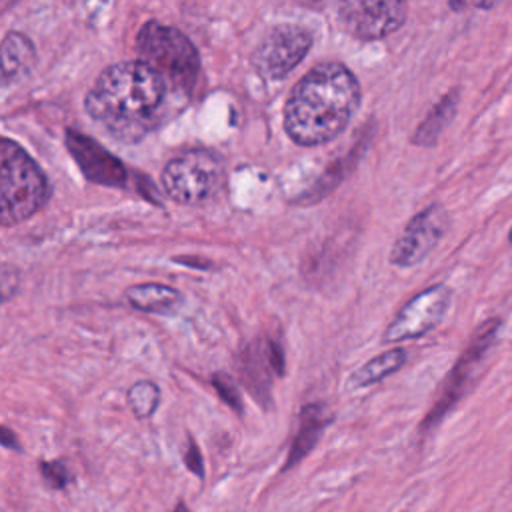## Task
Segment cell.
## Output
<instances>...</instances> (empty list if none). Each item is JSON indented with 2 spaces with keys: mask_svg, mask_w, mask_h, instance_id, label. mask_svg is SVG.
<instances>
[{
  "mask_svg": "<svg viewBox=\"0 0 512 512\" xmlns=\"http://www.w3.org/2000/svg\"><path fill=\"white\" fill-rule=\"evenodd\" d=\"M50 186L28 152L4 138L0 142V222L14 226L36 214L48 200Z\"/></svg>",
  "mask_w": 512,
  "mask_h": 512,
  "instance_id": "obj_3",
  "label": "cell"
},
{
  "mask_svg": "<svg viewBox=\"0 0 512 512\" xmlns=\"http://www.w3.org/2000/svg\"><path fill=\"white\" fill-rule=\"evenodd\" d=\"M360 84L340 62L310 68L284 106V130L300 146L324 144L350 124L360 106Z\"/></svg>",
  "mask_w": 512,
  "mask_h": 512,
  "instance_id": "obj_1",
  "label": "cell"
},
{
  "mask_svg": "<svg viewBox=\"0 0 512 512\" xmlns=\"http://www.w3.org/2000/svg\"><path fill=\"white\" fill-rule=\"evenodd\" d=\"M450 218L440 204H430L414 214L390 250V262L398 268L420 264L444 238Z\"/></svg>",
  "mask_w": 512,
  "mask_h": 512,
  "instance_id": "obj_8",
  "label": "cell"
},
{
  "mask_svg": "<svg viewBox=\"0 0 512 512\" xmlns=\"http://www.w3.org/2000/svg\"><path fill=\"white\" fill-rule=\"evenodd\" d=\"M140 60L154 68L166 84L190 90L200 72V58L194 44L178 28L146 22L136 38Z\"/></svg>",
  "mask_w": 512,
  "mask_h": 512,
  "instance_id": "obj_4",
  "label": "cell"
},
{
  "mask_svg": "<svg viewBox=\"0 0 512 512\" xmlns=\"http://www.w3.org/2000/svg\"><path fill=\"white\" fill-rule=\"evenodd\" d=\"M184 464L192 474H196L198 478H204V462H202L200 450L192 438H188V444L184 450Z\"/></svg>",
  "mask_w": 512,
  "mask_h": 512,
  "instance_id": "obj_20",
  "label": "cell"
},
{
  "mask_svg": "<svg viewBox=\"0 0 512 512\" xmlns=\"http://www.w3.org/2000/svg\"><path fill=\"white\" fill-rule=\"evenodd\" d=\"M126 298L136 310L150 314H170L182 304V294L176 288L158 282L134 284L126 290Z\"/></svg>",
  "mask_w": 512,
  "mask_h": 512,
  "instance_id": "obj_14",
  "label": "cell"
},
{
  "mask_svg": "<svg viewBox=\"0 0 512 512\" xmlns=\"http://www.w3.org/2000/svg\"><path fill=\"white\" fill-rule=\"evenodd\" d=\"M310 46L312 34L308 28L298 24H278L254 50V70L264 80H282L304 60Z\"/></svg>",
  "mask_w": 512,
  "mask_h": 512,
  "instance_id": "obj_6",
  "label": "cell"
},
{
  "mask_svg": "<svg viewBox=\"0 0 512 512\" xmlns=\"http://www.w3.org/2000/svg\"><path fill=\"white\" fill-rule=\"evenodd\" d=\"M408 6L398 0L384 2H340L338 18L348 34L360 40H378L406 22Z\"/></svg>",
  "mask_w": 512,
  "mask_h": 512,
  "instance_id": "obj_9",
  "label": "cell"
},
{
  "mask_svg": "<svg viewBox=\"0 0 512 512\" xmlns=\"http://www.w3.org/2000/svg\"><path fill=\"white\" fill-rule=\"evenodd\" d=\"M2 58V82H10L28 74L36 64V50L32 40L22 32H8L0 44Z\"/></svg>",
  "mask_w": 512,
  "mask_h": 512,
  "instance_id": "obj_13",
  "label": "cell"
},
{
  "mask_svg": "<svg viewBox=\"0 0 512 512\" xmlns=\"http://www.w3.org/2000/svg\"><path fill=\"white\" fill-rule=\"evenodd\" d=\"M332 416L326 412L322 404H308L300 414V426L294 436V442L290 446L284 470L296 466L302 458L308 456V452L316 446L322 430L328 426Z\"/></svg>",
  "mask_w": 512,
  "mask_h": 512,
  "instance_id": "obj_12",
  "label": "cell"
},
{
  "mask_svg": "<svg viewBox=\"0 0 512 512\" xmlns=\"http://www.w3.org/2000/svg\"><path fill=\"white\" fill-rule=\"evenodd\" d=\"M40 470H42V478L46 480V484L54 490H64L70 482V472H68L66 464L60 460L40 462Z\"/></svg>",
  "mask_w": 512,
  "mask_h": 512,
  "instance_id": "obj_18",
  "label": "cell"
},
{
  "mask_svg": "<svg viewBox=\"0 0 512 512\" xmlns=\"http://www.w3.org/2000/svg\"><path fill=\"white\" fill-rule=\"evenodd\" d=\"M406 362V350L402 348H392L388 352H382L378 356H374L372 360H368L366 364H362L350 378V386L354 388H362V386H370L376 384L380 380H384L386 376L394 374L396 370H400Z\"/></svg>",
  "mask_w": 512,
  "mask_h": 512,
  "instance_id": "obj_16",
  "label": "cell"
},
{
  "mask_svg": "<svg viewBox=\"0 0 512 512\" xmlns=\"http://www.w3.org/2000/svg\"><path fill=\"white\" fill-rule=\"evenodd\" d=\"M452 302V290L446 284H434L412 296L394 316L384 332V342L416 340L434 330L446 316Z\"/></svg>",
  "mask_w": 512,
  "mask_h": 512,
  "instance_id": "obj_7",
  "label": "cell"
},
{
  "mask_svg": "<svg viewBox=\"0 0 512 512\" xmlns=\"http://www.w3.org/2000/svg\"><path fill=\"white\" fill-rule=\"evenodd\" d=\"M128 406L136 418H148L154 414L160 402V390L150 380H140L128 388Z\"/></svg>",
  "mask_w": 512,
  "mask_h": 512,
  "instance_id": "obj_17",
  "label": "cell"
},
{
  "mask_svg": "<svg viewBox=\"0 0 512 512\" xmlns=\"http://www.w3.org/2000/svg\"><path fill=\"white\" fill-rule=\"evenodd\" d=\"M458 102H460V92L458 88L446 92L436 104L434 108L428 112V116L418 124L416 132L412 134V142L416 146H434L436 140L440 138V134L444 132V128L452 122V118L456 116L458 110Z\"/></svg>",
  "mask_w": 512,
  "mask_h": 512,
  "instance_id": "obj_15",
  "label": "cell"
},
{
  "mask_svg": "<svg viewBox=\"0 0 512 512\" xmlns=\"http://www.w3.org/2000/svg\"><path fill=\"white\" fill-rule=\"evenodd\" d=\"M172 512H190V510H188V506L180 500V502L174 506V510H172Z\"/></svg>",
  "mask_w": 512,
  "mask_h": 512,
  "instance_id": "obj_22",
  "label": "cell"
},
{
  "mask_svg": "<svg viewBox=\"0 0 512 512\" xmlns=\"http://www.w3.org/2000/svg\"><path fill=\"white\" fill-rule=\"evenodd\" d=\"M2 444L6 446V448H12V450H20V444H18V438L4 426L2 428Z\"/></svg>",
  "mask_w": 512,
  "mask_h": 512,
  "instance_id": "obj_21",
  "label": "cell"
},
{
  "mask_svg": "<svg viewBox=\"0 0 512 512\" xmlns=\"http://www.w3.org/2000/svg\"><path fill=\"white\" fill-rule=\"evenodd\" d=\"M168 84L142 60L118 62L102 70L88 90L84 108L122 138H140L152 126Z\"/></svg>",
  "mask_w": 512,
  "mask_h": 512,
  "instance_id": "obj_2",
  "label": "cell"
},
{
  "mask_svg": "<svg viewBox=\"0 0 512 512\" xmlns=\"http://www.w3.org/2000/svg\"><path fill=\"white\" fill-rule=\"evenodd\" d=\"M508 242H510V246H512V228L508 230Z\"/></svg>",
  "mask_w": 512,
  "mask_h": 512,
  "instance_id": "obj_23",
  "label": "cell"
},
{
  "mask_svg": "<svg viewBox=\"0 0 512 512\" xmlns=\"http://www.w3.org/2000/svg\"><path fill=\"white\" fill-rule=\"evenodd\" d=\"M66 144L88 180L104 186H118V188L126 186L128 170L116 156H112L98 142H94L92 138L80 132L68 130Z\"/></svg>",
  "mask_w": 512,
  "mask_h": 512,
  "instance_id": "obj_11",
  "label": "cell"
},
{
  "mask_svg": "<svg viewBox=\"0 0 512 512\" xmlns=\"http://www.w3.org/2000/svg\"><path fill=\"white\" fill-rule=\"evenodd\" d=\"M224 176L222 160L208 148H188L172 156L162 170L166 194L180 204L206 202Z\"/></svg>",
  "mask_w": 512,
  "mask_h": 512,
  "instance_id": "obj_5",
  "label": "cell"
},
{
  "mask_svg": "<svg viewBox=\"0 0 512 512\" xmlns=\"http://www.w3.org/2000/svg\"><path fill=\"white\" fill-rule=\"evenodd\" d=\"M500 318H490L486 320L474 334V340L470 342L468 350L462 354L460 362L454 366V372H452V378L442 394V398L436 402V406L430 410L426 422H424V428H430V426H436V422L446 414V410H450V406L460 398V394L464 392L466 384H468V374L480 364V360L484 358V354L490 350L498 330H500Z\"/></svg>",
  "mask_w": 512,
  "mask_h": 512,
  "instance_id": "obj_10",
  "label": "cell"
},
{
  "mask_svg": "<svg viewBox=\"0 0 512 512\" xmlns=\"http://www.w3.org/2000/svg\"><path fill=\"white\" fill-rule=\"evenodd\" d=\"M214 388H216V392L220 394V398H222L230 408H234L236 412L242 410V402H240L238 388H236V384H234L226 374H216V376H214Z\"/></svg>",
  "mask_w": 512,
  "mask_h": 512,
  "instance_id": "obj_19",
  "label": "cell"
}]
</instances>
